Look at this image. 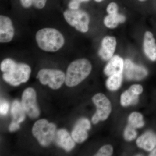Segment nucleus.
<instances>
[{
  "mask_svg": "<svg viewBox=\"0 0 156 156\" xmlns=\"http://www.w3.org/2000/svg\"><path fill=\"white\" fill-rule=\"evenodd\" d=\"M97 111L92 117L94 124H97L100 121H105L108 118L112 112V104L108 98L102 93H97L92 98Z\"/></svg>",
  "mask_w": 156,
  "mask_h": 156,
  "instance_id": "nucleus-7",
  "label": "nucleus"
},
{
  "mask_svg": "<svg viewBox=\"0 0 156 156\" xmlns=\"http://www.w3.org/2000/svg\"><path fill=\"white\" fill-rule=\"evenodd\" d=\"M126 18L122 14H108L104 20V23L107 28H116L119 23L125 22Z\"/></svg>",
  "mask_w": 156,
  "mask_h": 156,
  "instance_id": "nucleus-18",
  "label": "nucleus"
},
{
  "mask_svg": "<svg viewBox=\"0 0 156 156\" xmlns=\"http://www.w3.org/2000/svg\"><path fill=\"white\" fill-rule=\"evenodd\" d=\"M128 121L129 125L135 129L142 128L144 125L142 115L137 112L131 113L128 117Z\"/></svg>",
  "mask_w": 156,
  "mask_h": 156,
  "instance_id": "nucleus-21",
  "label": "nucleus"
},
{
  "mask_svg": "<svg viewBox=\"0 0 156 156\" xmlns=\"http://www.w3.org/2000/svg\"><path fill=\"white\" fill-rule=\"evenodd\" d=\"M92 69V64L86 58H80L73 61L66 71V84L69 87L76 86L89 76Z\"/></svg>",
  "mask_w": 156,
  "mask_h": 156,
  "instance_id": "nucleus-3",
  "label": "nucleus"
},
{
  "mask_svg": "<svg viewBox=\"0 0 156 156\" xmlns=\"http://www.w3.org/2000/svg\"><path fill=\"white\" fill-rule=\"evenodd\" d=\"M0 68L4 73V80L15 87L26 83L30 76L31 69L28 65L17 63L10 58L3 60Z\"/></svg>",
  "mask_w": 156,
  "mask_h": 156,
  "instance_id": "nucleus-1",
  "label": "nucleus"
},
{
  "mask_svg": "<svg viewBox=\"0 0 156 156\" xmlns=\"http://www.w3.org/2000/svg\"><path fill=\"white\" fill-rule=\"evenodd\" d=\"M143 88L139 84L132 85L128 90L123 92L121 96L120 102L122 106L127 107L135 104L137 101L138 96L142 93Z\"/></svg>",
  "mask_w": 156,
  "mask_h": 156,
  "instance_id": "nucleus-11",
  "label": "nucleus"
},
{
  "mask_svg": "<svg viewBox=\"0 0 156 156\" xmlns=\"http://www.w3.org/2000/svg\"><path fill=\"white\" fill-rule=\"evenodd\" d=\"M149 156H156V148L154 149L151 152Z\"/></svg>",
  "mask_w": 156,
  "mask_h": 156,
  "instance_id": "nucleus-30",
  "label": "nucleus"
},
{
  "mask_svg": "<svg viewBox=\"0 0 156 156\" xmlns=\"http://www.w3.org/2000/svg\"><path fill=\"white\" fill-rule=\"evenodd\" d=\"M106 11L108 14H117L118 13V5L115 3H110L107 6Z\"/></svg>",
  "mask_w": 156,
  "mask_h": 156,
  "instance_id": "nucleus-25",
  "label": "nucleus"
},
{
  "mask_svg": "<svg viewBox=\"0 0 156 156\" xmlns=\"http://www.w3.org/2000/svg\"><path fill=\"white\" fill-rule=\"evenodd\" d=\"M116 45V40L115 37L109 36L105 37L102 39L101 47L98 52L99 56L103 60H109L114 54Z\"/></svg>",
  "mask_w": 156,
  "mask_h": 156,
  "instance_id": "nucleus-13",
  "label": "nucleus"
},
{
  "mask_svg": "<svg viewBox=\"0 0 156 156\" xmlns=\"http://www.w3.org/2000/svg\"><path fill=\"white\" fill-rule=\"evenodd\" d=\"M140 1H141V2H144V1H145L146 0H139Z\"/></svg>",
  "mask_w": 156,
  "mask_h": 156,
  "instance_id": "nucleus-33",
  "label": "nucleus"
},
{
  "mask_svg": "<svg viewBox=\"0 0 156 156\" xmlns=\"http://www.w3.org/2000/svg\"><path fill=\"white\" fill-rule=\"evenodd\" d=\"M124 73L126 78L130 80H139L147 75V70L140 66L134 64L130 59H127L124 64Z\"/></svg>",
  "mask_w": 156,
  "mask_h": 156,
  "instance_id": "nucleus-9",
  "label": "nucleus"
},
{
  "mask_svg": "<svg viewBox=\"0 0 156 156\" xmlns=\"http://www.w3.org/2000/svg\"><path fill=\"white\" fill-rule=\"evenodd\" d=\"M143 50L144 54L150 60L153 62L156 61V40L150 31H146L144 34Z\"/></svg>",
  "mask_w": 156,
  "mask_h": 156,
  "instance_id": "nucleus-14",
  "label": "nucleus"
},
{
  "mask_svg": "<svg viewBox=\"0 0 156 156\" xmlns=\"http://www.w3.org/2000/svg\"><path fill=\"white\" fill-rule=\"evenodd\" d=\"M36 40L39 48L46 52H55L65 44L63 35L55 28H45L40 30L36 35Z\"/></svg>",
  "mask_w": 156,
  "mask_h": 156,
  "instance_id": "nucleus-2",
  "label": "nucleus"
},
{
  "mask_svg": "<svg viewBox=\"0 0 156 156\" xmlns=\"http://www.w3.org/2000/svg\"><path fill=\"white\" fill-rule=\"evenodd\" d=\"M91 128V124L88 119L83 118L78 121L72 132V137L75 142L81 143L88 136L87 131Z\"/></svg>",
  "mask_w": 156,
  "mask_h": 156,
  "instance_id": "nucleus-10",
  "label": "nucleus"
},
{
  "mask_svg": "<svg viewBox=\"0 0 156 156\" xmlns=\"http://www.w3.org/2000/svg\"><path fill=\"white\" fill-rule=\"evenodd\" d=\"M138 147L150 151L156 146V135L153 132L147 131L140 136L136 140Z\"/></svg>",
  "mask_w": 156,
  "mask_h": 156,
  "instance_id": "nucleus-15",
  "label": "nucleus"
},
{
  "mask_svg": "<svg viewBox=\"0 0 156 156\" xmlns=\"http://www.w3.org/2000/svg\"><path fill=\"white\" fill-rule=\"evenodd\" d=\"M79 1L80 2H88L89 0H79Z\"/></svg>",
  "mask_w": 156,
  "mask_h": 156,
  "instance_id": "nucleus-31",
  "label": "nucleus"
},
{
  "mask_svg": "<svg viewBox=\"0 0 156 156\" xmlns=\"http://www.w3.org/2000/svg\"><path fill=\"white\" fill-rule=\"evenodd\" d=\"M37 78L43 85H48L51 89H57L65 82L66 75L59 70L44 69L39 71Z\"/></svg>",
  "mask_w": 156,
  "mask_h": 156,
  "instance_id": "nucleus-6",
  "label": "nucleus"
},
{
  "mask_svg": "<svg viewBox=\"0 0 156 156\" xmlns=\"http://www.w3.org/2000/svg\"><path fill=\"white\" fill-rule=\"evenodd\" d=\"M124 64L125 62L122 57L117 55L112 56L105 68L104 73L108 76L115 74L122 73Z\"/></svg>",
  "mask_w": 156,
  "mask_h": 156,
  "instance_id": "nucleus-16",
  "label": "nucleus"
},
{
  "mask_svg": "<svg viewBox=\"0 0 156 156\" xmlns=\"http://www.w3.org/2000/svg\"><path fill=\"white\" fill-rule=\"evenodd\" d=\"M19 123L15 122V121H13L12 123L10 124L9 126V131L13 132V131H17L20 128Z\"/></svg>",
  "mask_w": 156,
  "mask_h": 156,
  "instance_id": "nucleus-28",
  "label": "nucleus"
},
{
  "mask_svg": "<svg viewBox=\"0 0 156 156\" xmlns=\"http://www.w3.org/2000/svg\"><path fill=\"white\" fill-rule=\"evenodd\" d=\"M47 0H33V5L36 9H41L45 7Z\"/></svg>",
  "mask_w": 156,
  "mask_h": 156,
  "instance_id": "nucleus-26",
  "label": "nucleus"
},
{
  "mask_svg": "<svg viewBox=\"0 0 156 156\" xmlns=\"http://www.w3.org/2000/svg\"><path fill=\"white\" fill-rule=\"evenodd\" d=\"M56 141L57 144L66 151L71 150L75 146L74 140L68 132L65 129L58 130L56 135Z\"/></svg>",
  "mask_w": 156,
  "mask_h": 156,
  "instance_id": "nucleus-17",
  "label": "nucleus"
},
{
  "mask_svg": "<svg viewBox=\"0 0 156 156\" xmlns=\"http://www.w3.org/2000/svg\"><path fill=\"white\" fill-rule=\"evenodd\" d=\"M95 2H102L103 0H95Z\"/></svg>",
  "mask_w": 156,
  "mask_h": 156,
  "instance_id": "nucleus-32",
  "label": "nucleus"
},
{
  "mask_svg": "<svg viewBox=\"0 0 156 156\" xmlns=\"http://www.w3.org/2000/svg\"><path fill=\"white\" fill-rule=\"evenodd\" d=\"M20 1L21 5L24 8H30L33 3V0H20Z\"/></svg>",
  "mask_w": 156,
  "mask_h": 156,
  "instance_id": "nucleus-29",
  "label": "nucleus"
},
{
  "mask_svg": "<svg viewBox=\"0 0 156 156\" xmlns=\"http://www.w3.org/2000/svg\"><path fill=\"white\" fill-rule=\"evenodd\" d=\"M9 105L5 100H1L0 104V113L1 114L5 115L8 113L9 111Z\"/></svg>",
  "mask_w": 156,
  "mask_h": 156,
  "instance_id": "nucleus-24",
  "label": "nucleus"
},
{
  "mask_svg": "<svg viewBox=\"0 0 156 156\" xmlns=\"http://www.w3.org/2000/svg\"><path fill=\"white\" fill-rule=\"evenodd\" d=\"M136 132L135 128L128 125L124 131V136L125 139L127 141H131L136 138Z\"/></svg>",
  "mask_w": 156,
  "mask_h": 156,
  "instance_id": "nucleus-22",
  "label": "nucleus"
},
{
  "mask_svg": "<svg viewBox=\"0 0 156 156\" xmlns=\"http://www.w3.org/2000/svg\"><path fill=\"white\" fill-rule=\"evenodd\" d=\"M81 2L79 0H72L69 4V7L71 10H78Z\"/></svg>",
  "mask_w": 156,
  "mask_h": 156,
  "instance_id": "nucleus-27",
  "label": "nucleus"
},
{
  "mask_svg": "<svg viewBox=\"0 0 156 156\" xmlns=\"http://www.w3.org/2000/svg\"><path fill=\"white\" fill-rule=\"evenodd\" d=\"M14 35V30L12 21L9 17L4 15L0 16V42L9 43L12 41Z\"/></svg>",
  "mask_w": 156,
  "mask_h": 156,
  "instance_id": "nucleus-12",
  "label": "nucleus"
},
{
  "mask_svg": "<svg viewBox=\"0 0 156 156\" xmlns=\"http://www.w3.org/2000/svg\"><path fill=\"white\" fill-rule=\"evenodd\" d=\"M21 104L26 113L31 119H36L39 117L40 111L37 103L36 93L33 88H27L24 90L22 94Z\"/></svg>",
  "mask_w": 156,
  "mask_h": 156,
  "instance_id": "nucleus-8",
  "label": "nucleus"
},
{
  "mask_svg": "<svg viewBox=\"0 0 156 156\" xmlns=\"http://www.w3.org/2000/svg\"><path fill=\"white\" fill-rule=\"evenodd\" d=\"M65 19L77 30L86 33L89 30L90 18L87 12L80 10H67L63 13Z\"/></svg>",
  "mask_w": 156,
  "mask_h": 156,
  "instance_id": "nucleus-5",
  "label": "nucleus"
},
{
  "mask_svg": "<svg viewBox=\"0 0 156 156\" xmlns=\"http://www.w3.org/2000/svg\"><path fill=\"white\" fill-rule=\"evenodd\" d=\"M56 127L47 120H38L32 128L33 134L43 146H48L53 141L55 136Z\"/></svg>",
  "mask_w": 156,
  "mask_h": 156,
  "instance_id": "nucleus-4",
  "label": "nucleus"
},
{
  "mask_svg": "<svg viewBox=\"0 0 156 156\" xmlns=\"http://www.w3.org/2000/svg\"><path fill=\"white\" fill-rule=\"evenodd\" d=\"M113 153V148L110 144H107L102 147L97 153L95 155L96 156H112Z\"/></svg>",
  "mask_w": 156,
  "mask_h": 156,
  "instance_id": "nucleus-23",
  "label": "nucleus"
},
{
  "mask_svg": "<svg viewBox=\"0 0 156 156\" xmlns=\"http://www.w3.org/2000/svg\"><path fill=\"white\" fill-rule=\"evenodd\" d=\"M123 80L122 73L115 74L109 76L107 80V88L112 91L118 90L122 85Z\"/></svg>",
  "mask_w": 156,
  "mask_h": 156,
  "instance_id": "nucleus-20",
  "label": "nucleus"
},
{
  "mask_svg": "<svg viewBox=\"0 0 156 156\" xmlns=\"http://www.w3.org/2000/svg\"><path fill=\"white\" fill-rule=\"evenodd\" d=\"M11 112L13 119L15 122L20 123L25 119V112L22 104L18 101L15 100L12 103Z\"/></svg>",
  "mask_w": 156,
  "mask_h": 156,
  "instance_id": "nucleus-19",
  "label": "nucleus"
}]
</instances>
